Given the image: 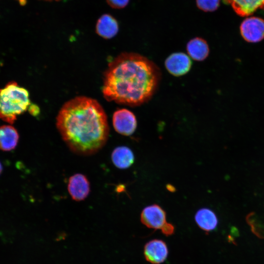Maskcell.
<instances>
[{
  "mask_svg": "<svg viewBox=\"0 0 264 264\" xmlns=\"http://www.w3.org/2000/svg\"><path fill=\"white\" fill-rule=\"evenodd\" d=\"M240 16L251 15L259 9L264 10V0H225Z\"/></svg>",
  "mask_w": 264,
  "mask_h": 264,
  "instance_id": "30bf717a",
  "label": "cell"
},
{
  "mask_svg": "<svg viewBox=\"0 0 264 264\" xmlns=\"http://www.w3.org/2000/svg\"><path fill=\"white\" fill-rule=\"evenodd\" d=\"M2 171V166L1 163L0 162V174L1 173Z\"/></svg>",
  "mask_w": 264,
  "mask_h": 264,
  "instance_id": "7402d4cb",
  "label": "cell"
},
{
  "mask_svg": "<svg viewBox=\"0 0 264 264\" xmlns=\"http://www.w3.org/2000/svg\"><path fill=\"white\" fill-rule=\"evenodd\" d=\"M186 49L189 56L196 61L204 60L209 53L207 42L198 37L191 40L187 44Z\"/></svg>",
  "mask_w": 264,
  "mask_h": 264,
  "instance_id": "9a60e30c",
  "label": "cell"
},
{
  "mask_svg": "<svg viewBox=\"0 0 264 264\" xmlns=\"http://www.w3.org/2000/svg\"><path fill=\"white\" fill-rule=\"evenodd\" d=\"M30 104L28 90L16 82H10L0 89V119L4 122L13 124Z\"/></svg>",
  "mask_w": 264,
  "mask_h": 264,
  "instance_id": "3957f363",
  "label": "cell"
},
{
  "mask_svg": "<svg viewBox=\"0 0 264 264\" xmlns=\"http://www.w3.org/2000/svg\"><path fill=\"white\" fill-rule=\"evenodd\" d=\"M111 160L114 165L121 169L130 167L133 163L134 156L132 151L126 146L114 149L111 154Z\"/></svg>",
  "mask_w": 264,
  "mask_h": 264,
  "instance_id": "5bb4252c",
  "label": "cell"
},
{
  "mask_svg": "<svg viewBox=\"0 0 264 264\" xmlns=\"http://www.w3.org/2000/svg\"><path fill=\"white\" fill-rule=\"evenodd\" d=\"M167 188L169 191L171 192H174L175 191V187L173 186L170 184L167 185Z\"/></svg>",
  "mask_w": 264,
  "mask_h": 264,
  "instance_id": "44dd1931",
  "label": "cell"
},
{
  "mask_svg": "<svg viewBox=\"0 0 264 264\" xmlns=\"http://www.w3.org/2000/svg\"><path fill=\"white\" fill-rule=\"evenodd\" d=\"M62 137L74 153L93 154L106 144L109 133L106 114L95 99L78 96L62 107L56 118Z\"/></svg>",
  "mask_w": 264,
  "mask_h": 264,
  "instance_id": "7a4b0ae2",
  "label": "cell"
},
{
  "mask_svg": "<svg viewBox=\"0 0 264 264\" xmlns=\"http://www.w3.org/2000/svg\"><path fill=\"white\" fill-rule=\"evenodd\" d=\"M117 21L109 14H104L97 21L96 25V33L105 39L114 37L118 31Z\"/></svg>",
  "mask_w": 264,
  "mask_h": 264,
  "instance_id": "8fae6325",
  "label": "cell"
},
{
  "mask_svg": "<svg viewBox=\"0 0 264 264\" xmlns=\"http://www.w3.org/2000/svg\"><path fill=\"white\" fill-rule=\"evenodd\" d=\"M28 110L30 113L33 116L37 115L40 112L39 108L35 105L30 104Z\"/></svg>",
  "mask_w": 264,
  "mask_h": 264,
  "instance_id": "ffe728a7",
  "label": "cell"
},
{
  "mask_svg": "<svg viewBox=\"0 0 264 264\" xmlns=\"http://www.w3.org/2000/svg\"><path fill=\"white\" fill-rule=\"evenodd\" d=\"M240 31L246 42H260L264 38V20L254 17L246 18L241 24Z\"/></svg>",
  "mask_w": 264,
  "mask_h": 264,
  "instance_id": "5b68a950",
  "label": "cell"
},
{
  "mask_svg": "<svg viewBox=\"0 0 264 264\" xmlns=\"http://www.w3.org/2000/svg\"><path fill=\"white\" fill-rule=\"evenodd\" d=\"M19 139V134L14 127L9 125L0 127V150L10 151L14 149Z\"/></svg>",
  "mask_w": 264,
  "mask_h": 264,
  "instance_id": "7c38bea8",
  "label": "cell"
},
{
  "mask_svg": "<svg viewBox=\"0 0 264 264\" xmlns=\"http://www.w3.org/2000/svg\"><path fill=\"white\" fill-rule=\"evenodd\" d=\"M165 66L171 74L179 76L185 74L190 70L192 62L186 54L176 52L171 54L166 59Z\"/></svg>",
  "mask_w": 264,
  "mask_h": 264,
  "instance_id": "ba28073f",
  "label": "cell"
},
{
  "mask_svg": "<svg viewBox=\"0 0 264 264\" xmlns=\"http://www.w3.org/2000/svg\"><path fill=\"white\" fill-rule=\"evenodd\" d=\"M111 7L120 9L125 7L129 3V0H106Z\"/></svg>",
  "mask_w": 264,
  "mask_h": 264,
  "instance_id": "ac0fdd59",
  "label": "cell"
},
{
  "mask_svg": "<svg viewBox=\"0 0 264 264\" xmlns=\"http://www.w3.org/2000/svg\"><path fill=\"white\" fill-rule=\"evenodd\" d=\"M68 191L72 198L77 201L84 200L90 192V184L87 177L82 174H76L70 177Z\"/></svg>",
  "mask_w": 264,
  "mask_h": 264,
  "instance_id": "52a82bcc",
  "label": "cell"
},
{
  "mask_svg": "<svg viewBox=\"0 0 264 264\" xmlns=\"http://www.w3.org/2000/svg\"><path fill=\"white\" fill-rule=\"evenodd\" d=\"M198 7L204 11H213L219 5L220 0H196Z\"/></svg>",
  "mask_w": 264,
  "mask_h": 264,
  "instance_id": "e0dca14e",
  "label": "cell"
},
{
  "mask_svg": "<svg viewBox=\"0 0 264 264\" xmlns=\"http://www.w3.org/2000/svg\"><path fill=\"white\" fill-rule=\"evenodd\" d=\"M161 230L163 234L168 236L174 233L175 228L173 224L166 222L161 228Z\"/></svg>",
  "mask_w": 264,
  "mask_h": 264,
  "instance_id": "d6986e66",
  "label": "cell"
},
{
  "mask_svg": "<svg viewBox=\"0 0 264 264\" xmlns=\"http://www.w3.org/2000/svg\"><path fill=\"white\" fill-rule=\"evenodd\" d=\"M195 219L198 225L206 232L214 230L218 224V218L215 213L206 208L198 210L195 215Z\"/></svg>",
  "mask_w": 264,
  "mask_h": 264,
  "instance_id": "4fadbf2b",
  "label": "cell"
},
{
  "mask_svg": "<svg viewBox=\"0 0 264 264\" xmlns=\"http://www.w3.org/2000/svg\"><path fill=\"white\" fill-rule=\"evenodd\" d=\"M246 220L252 232L258 237L264 238V214L250 213L248 215Z\"/></svg>",
  "mask_w": 264,
  "mask_h": 264,
  "instance_id": "2e32d148",
  "label": "cell"
},
{
  "mask_svg": "<svg viewBox=\"0 0 264 264\" xmlns=\"http://www.w3.org/2000/svg\"><path fill=\"white\" fill-rule=\"evenodd\" d=\"M20 2L22 4H24L25 0H19Z\"/></svg>",
  "mask_w": 264,
  "mask_h": 264,
  "instance_id": "603a6c76",
  "label": "cell"
},
{
  "mask_svg": "<svg viewBox=\"0 0 264 264\" xmlns=\"http://www.w3.org/2000/svg\"><path fill=\"white\" fill-rule=\"evenodd\" d=\"M168 249L166 243L154 239L148 242L144 246V255L146 260L153 264H159L167 258Z\"/></svg>",
  "mask_w": 264,
  "mask_h": 264,
  "instance_id": "9c48e42d",
  "label": "cell"
},
{
  "mask_svg": "<svg viewBox=\"0 0 264 264\" xmlns=\"http://www.w3.org/2000/svg\"><path fill=\"white\" fill-rule=\"evenodd\" d=\"M113 126L119 133L126 136L132 134L137 127L136 118L130 110L122 109L116 110L112 117Z\"/></svg>",
  "mask_w": 264,
  "mask_h": 264,
  "instance_id": "277c9868",
  "label": "cell"
},
{
  "mask_svg": "<svg viewBox=\"0 0 264 264\" xmlns=\"http://www.w3.org/2000/svg\"></svg>",
  "mask_w": 264,
  "mask_h": 264,
  "instance_id": "cb8c5ba5",
  "label": "cell"
},
{
  "mask_svg": "<svg viewBox=\"0 0 264 264\" xmlns=\"http://www.w3.org/2000/svg\"><path fill=\"white\" fill-rule=\"evenodd\" d=\"M140 219L142 223L147 227L161 229L166 222V212L160 206L153 204L143 209Z\"/></svg>",
  "mask_w": 264,
  "mask_h": 264,
  "instance_id": "8992f818",
  "label": "cell"
},
{
  "mask_svg": "<svg viewBox=\"0 0 264 264\" xmlns=\"http://www.w3.org/2000/svg\"><path fill=\"white\" fill-rule=\"evenodd\" d=\"M161 79L152 61L135 53H123L111 61L104 73L102 92L109 101L130 106L148 102Z\"/></svg>",
  "mask_w": 264,
  "mask_h": 264,
  "instance_id": "6da1fadb",
  "label": "cell"
}]
</instances>
